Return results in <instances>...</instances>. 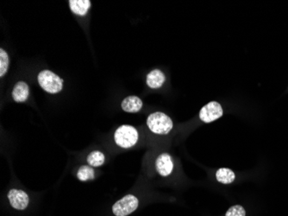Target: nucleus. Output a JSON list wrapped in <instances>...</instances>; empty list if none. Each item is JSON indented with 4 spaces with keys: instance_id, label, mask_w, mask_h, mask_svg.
<instances>
[{
    "instance_id": "obj_1",
    "label": "nucleus",
    "mask_w": 288,
    "mask_h": 216,
    "mask_svg": "<svg viewBox=\"0 0 288 216\" xmlns=\"http://www.w3.org/2000/svg\"><path fill=\"white\" fill-rule=\"evenodd\" d=\"M146 124L149 131L157 135H167L173 128L172 119L163 112L150 113Z\"/></svg>"
},
{
    "instance_id": "obj_9",
    "label": "nucleus",
    "mask_w": 288,
    "mask_h": 216,
    "mask_svg": "<svg viewBox=\"0 0 288 216\" xmlns=\"http://www.w3.org/2000/svg\"><path fill=\"white\" fill-rule=\"evenodd\" d=\"M143 107V100H141L139 97L135 95L126 97L121 104L122 109L126 113H138L142 110Z\"/></svg>"
},
{
    "instance_id": "obj_5",
    "label": "nucleus",
    "mask_w": 288,
    "mask_h": 216,
    "mask_svg": "<svg viewBox=\"0 0 288 216\" xmlns=\"http://www.w3.org/2000/svg\"><path fill=\"white\" fill-rule=\"evenodd\" d=\"M224 115L222 106L217 101H211L199 111V120L206 124L212 123Z\"/></svg>"
},
{
    "instance_id": "obj_6",
    "label": "nucleus",
    "mask_w": 288,
    "mask_h": 216,
    "mask_svg": "<svg viewBox=\"0 0 288 216\" xmlns=\"http://www.w3.org/2000/svg\"><path fill=\"white\" fill-rule=\"evenodd\" d=\"M7 198L11 208L18 211L26 210L30 204V196L22 190L11 189L7 194Z\"/></svg>"
},
{
    "instance_id": "obj_2",
    "label": "nucleus",
    "mask_w": 288,
    "mask_h": 216,
    "mask_svg": "<svg viewBox=\"0 0 288 216\" xmlns=\"http://www.w3.org/2000/svg\"><path fill=\"white\" fill-rule=\"evenodd\" d=\"M139 140V133L136 127L129 125L120 126L114 133V141L117 146L129 149L135 146Z\"/></svg>"
},
{
    "instance_id": "obj_12",
    "label": "nucleus",
    "mask_w": 288,
    "mask_h": 216,
    "mask_svg": "<svg viewBox=\"0 0 288 216\" xmlns=\"http://www.w3.org/2000/svg\"><path fill=\"white\" fill-rule=\"evenodd\" d=\"M216 179L223 184H230L235 179V174L229 168H220L216 172Z\"/></svg>"
},
{
    "instance_id": "obj_15",
    "label": "nucleus",
    "mask_w": 288,
    "mask_h": 216,
    "mask_svg": "<svg viewBox=\"0 0 288 216\" xmlns=\"http://www.w3.org/2000/svg\"><path fill=\"white\" fill-rule=\"evenodd\" d=\"M10 65L9 56L5 50L0 49V77L5 75Z\"/></svg>"
},
{
    "instance_id": "obj_7",
    "label": "nucleus",
    "mask_w": 288,
    "mask_h": 216,
    "mask_svg": "<svg viewBox=\"0 0 288 216\" xmlns=\"http://www.w3.org/2000/svg\"><path fill=\"white\" fill-rule=\"evenodd\" d=\"M156 168L160 176L163 177L170 176L174 169V163L171 155L167 152L159 155L156 158Z\"/></svg>"
},
{
    "instance_id": "obj_8",
    "label": "nucleus",
    "mask_w": 288,
    "mask_h": 216,
    "mask_svg": "<svg viewBox=\"0 0 288 216\" xmlns=\"http://www.w3.org/2000/svg\"><path fill=\"white\" fill-rule=\"evenodd\" d=\"M166 76L162 70H154L146 76V83L152 89H158L165 83Z\"/></svg>"
},
{
    "instance_id": "obj_4",
    "label": "nucleus",
    "mask_w": 288,
    "mask_h": 216,
    "mask_svg": "<svg viewBox=\"0 0 288 216\" xmlns=\"http://www.w3.org/2000/svg\"><path fill=\"white\" fill-rule=\"evenodd\" d=\"M138 206V198L133 195H127L113 204L112 211L115 216H128L135 212Z\"/></svg>"
},
{
    "instance_id": "obj_11",
    "label": "nucleus",
    "mask_w": 288,
    "mask_h": 216,
    "mask_svg": "<svg viewBox=\"0 0 288 216\" xmlns=\"http://www.w3.org/2000/svg\"><path fill=\"white\" fill-rule=\"evenodd\" d=\"M70 10L77 16L84 17L88 13L91 8L90 0H69Z\"/></svg>"
},
{
    "instance_id": "obj_16",
    "label": "nucleus",
    "mask_w": 288,
    "mask_h": 216,
    "mask_svg": "<svg viewBox=\"0 0 288 216\" xmlns=\"http://www.w3.org/2000/svg\"><path fill=\"white\" fill-rule=\"evenodd\" d=\"M226 216H246V211L241 205H234L227 210Z\"/></svg>"
},
{
    "instance_id": "obj_10",
    "label": "nucleus",
    "mask_w": 288,
    "mask_h": 216,
    "mask_svg": "<svg viewBox=\"0 0 288 216\" xmlns=\"http://www.w3.org/2000/svg\"><path fill=\"white\" fill-rule=\"evenodd\" d=\"M30 95V87L24 81H18L12 90V98L17 103H22L28 100Z\"/></svg>"
},
{
    "instance_id": "obj_13",
    "label": "nucleus",
    "mask_w": 288,
    "mask_h": 216,
    "mask_svg": "<svg viewBox=\"0 0 288 216\" xmlns=\"http://www.w3.org/2000/svg\"><path fill=\"white\" fill-rule=\"evenodd\" d=\"M87 163L91 167H100L106 163V156L100 150H93L87 156Z\"/></svg>"
},
{
    "instance_id": "obj_14",
    "label": "nucleus",
    "mask_w": 288,
    "mask_h": 216,
    "mask_svg": "<svg viewBox=\"0 0 288 216\" xmlns=\"http://www.w3.org/2000/svg\"><path fill=\"white\" fill-rule=\"evenodd\" d=\"M77 177L81 182H87L95 178V172L93 167L90 165H82L77 171Z\"/></svg>"
},
{
    "instance_id": "obj_3",
    "label": "nucleus",
    "mask_w": 288,
    "mask_h": 216,
    "mask_svg": "<svg viewBox=\"0 0 288 216\" xmlns=\"http://www.w3.org/2000/svg\"><path fill=\"white\" fill-rule=\"evenodd\" d=\"M38 83L45 92L49 93H60L63 88V80L57 73L50 70H43L37 76Z\"/></svg>"
}]
</instances>
